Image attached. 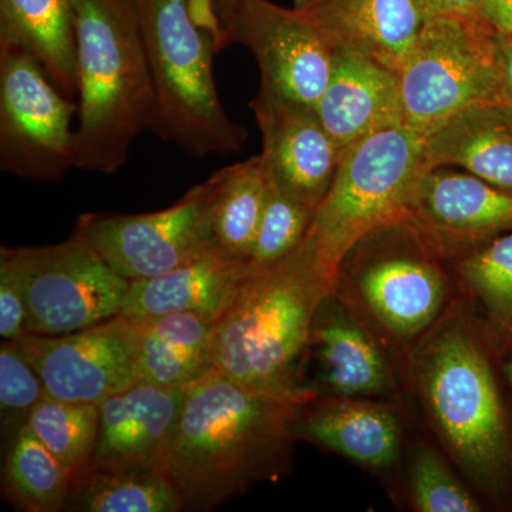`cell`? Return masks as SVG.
I'll return each instance as SVG.
<instances>
[{"label":"cell","mask_w":512,"mask_h":512,"mask_svg":"<svg viewBox=\"0 0 512 512\" xmlns=\"http://www.w3.org/2000/svg\"><path fill=\"white\" fill-rule=\"evenodd\" d=\"M505 343L457 298L400 360L410 416L494 507L512 505V420L497 373Z\"/></svg>","instance_id":"obj_1"},{"label":"cell","mask_w":512,"mask_h":512,"mask_svg":"<svg viewBox=\"0 0 512 512\" xmlns=\"http://www.w3.org/2000/svg\"><path fill=\"white\" fill-rule=\"evenodd\" d=\"M302 400L251 389L215 369L185 387L161 463L184 511L214 510L291 473L292 421Z\"/></svg>","instance_id":"obj_2"},{"label":"cell","mask_w":512,"mask_h":512,"mask_svg":"<svg viewBox=\"0 0 512 512\" xmlns=\"http://www.w3.org/2000/svg\"><path fill=\"white\" fill-rule=\"evenodd\" d=\"M333 278L309 235L278 264L245 272L215 322V370L261 392L313 396L305 384L312 322Z\"/></svg>","instance_id":"obj_3"},{"label":"cell","mask_w":512,"mask_h":512,"mask_svg":"<svg viewBox=\"0 0 512 512\" xmlns=\"http://www.w3.org/2000/svg\"><path fill=\"white\" fill-rule=\"evenodd\" d=\"M76 168L113 174L153 131L157 96L133 0H73Z\"/></svg>","instance_id":"obj_4"},{"label":"cell","mask_w":512,"mask_h":512,"mask_svg":"<svg viewBox=\"0 0 512 512\" xmlns=\"http://www.w3.org/2000/svg\"><path fill=\"white\" fill-rule=\"evenodd\" d=\"M332 292L399 365L458 298L446 261L410 218L360 238L336 266Z\"/></svg>","instance_id":"obj_5"},{"label":"cell","mask_w":512,"mask_h":512,"mask_svg":"<svg viewBox=\"0 0 512 512\" xmlns=\"http://www.w3.org/2000/svg\"><path fill=\"white\" fill-rule=\"evenodd\" d=\"M157 96L153 133L192 158L229 157L247 128L225 110L214 79V33L191 0H133Z\"/></svg>","instance_id":"obj_6"},{"label":"cell","mask_w":512,"mask_h":512,"mask_svg":"<svg viewBox=\"0 0 512 512\" xmlns=\"http://www.w3.org/2000/svg\"><path fill=\"white\" fill-rule=\"evenodd\" d=\"M430 170L424 137L406 124L383 128L345 148L308 234L325 264L335 272L360 238L412 217Z\"/></svg>","instance_id":"obj_7"},{"label":"cell","mask_w":512,"mask_h":512,"mask_svg":"<svg viewBox=\"0 0 512 512\" xmlns=\"http://www.w3.org/2000/svg\"><path fill=\"white\" fill-rule=\"evenodd\" d=\"M497 32L477 16H430L399 73L403 124L426 137L478 104L505 101Z\"/></svg>","instance_id":"obj_8"},{"label":"cell","mask_w":512,"mask_h":512,"mask_svg":"<svg viewBox=\"0 0 512 512\" xmlns=\"http://www.w3.org/2000/svg\"><path fill=\"white\" fill-rule=\"evenodd\" d=\"M0 259L22 286L26 330L35 335H66L114 318L130 286L76 234L42 247H2Z\"/></svg>","instance_id":"obj_9"},{"label":"cell","mask_w":512,"mask_h":512,"mask_svg":"<svg viewBox=\"0 0 512 512\" xmlns=\"http://www.w3.org/2000/svg\"><path fill=\"white\" fill-rule=\"evenodd\" d=\"M79 103L64 96L35 56L0 45V168L55 184L76 168L73 117Z\"/></svg>","instance_id":"obj_10"},{"label":"cell","mask_w":512,"mask_h":512,"mask_svg":"<svg viewBox=\"0 0 512 512\" xmlns=\"http://www.w3.org/2000/svg\"><path fill=\"white\" fill-rule=\"evenodd\" d=\"M217 50L247 47L258 64V93L316 109L332 72L333 49L298 9L271 0H228L215 5Z\"/></svg>","instance_id":"obj_11"},{"label":"cell","mask_w":512,"mask_h":512,"mask_svg":"<svg viewBox=\"0 0 512 512\" xmlns=\"http://www.w3.org/2000/svg\"><path fill=\"white\" fill-rule=\"evenodd\" d=\"M214 174L165 210L146 214L87 212L73 234L83 238L116 274L143 281L191 261L214 247L211 205Z\"/></svg>","instance_id":"obj_12"},{"label":"cell","mask_w":512,"mask_h":512,"mask_svg":"<svg viewBox=\"0 0 512 512\" xmlns=\"http://www.w3.org/2000/svg\"><path fill=\"white\" fill-rule=\"evenodd\" d=\"M10 342L36 370L52 399L100 404L140 382L138 322L120 313L66 335L26 333Z\"/></svg>","instance_id":"obj_13"},{"label":"cell","mask_w":512,"mask_h":512,"mask_svg":"<svg viewBox=\"0 0 512 512\" xmlns=\"http://www.w3.org/2000/svg\"><path fill=\"white\" fill-rule=\"evenodd\" d=\"M305 384L316 396L382 400L406 406L402 370L396 357L333 292L320 302L313 318Z\"/></svg>","instance_id":"obj_14"},{"label":"cell","mask_w":512,"mask_h":512,"mask_svg":"<svg viewBox=\"0 0 512 512\" xmlns=\"http://www.w3.org/2000/svg\"><path fill=\"white\" fill-rule=\"evenodd\" d=\"M409 416L403 404L313 394L296 407L292 430L296 441L393 480L402 470L409 443Z\"/></svg>","instance_id":"obj_15"},{"label":"cell","mask_w":512,"mask_h":512,"mask_svg":"<svg viewBox=\"0 0 512 512\" xmlns=\"http://www.w3.org/2000/svg\"><path fill=\"white\" fill-rule=\"evenodd\" d=\"M262 134V163L269 181L318 211L343 151L313 109L256 93L249 103Z\"/></svg>","instance_id":"obj_16"},{"label":"cell","mask_w":512,"mask_h":512,"mask_svg":"<svg viewBox=\"0 0 512 512\" xmlns=\"http://www.w3.org/2000/svg\"><path fill=\"white\" fill-rule=\"evenodd\" d=\"M410 220L446 261L512 231V191L463 170L431 168Z\"/></svg>","instance_id":"obj_17"},{"label":"cell","mask_w":512,"mask_h":512,"mask_svg":"<svg viewBox=\"0 0 512 512\" xmlns=\"http://www.w3.org/2000/svg\"><path fill=\"white\" fill-rule=\"evenodd\" d=\"M333 49L372 57L399 74L427 15L420 0H292Z\"/></svg>","instance_id":"obj_18"},{"label":"cell","mask_w":512,"mask_h":512,"mask_svg":"<svg viewBox=\"0 0 512 512\" xmlns=\"http://www.w3.org/2000/svg\"><path fill=\"white\" fill-rule=\"evenodd\" d=\"M315 111L343 151L376 131L403 124L399 74L363 53L335 49L328 86Z\"/></svg>","instance_id":"obj_19"},{"label":"cell","mask_w":512,"mask_h":512,"mask_svg":"<svg viewBox=\"0 0 512 512\" xmlns=\"http://www.w3.org/2000/svg\"><path fill=\"white\" fill-rule=\"evenodd\" d=\"M184 389L138 382L107 397L90 466H144L161 470L183 407Z\"/></svg>","instance_id":"obj_20"},{"label":"cell","mask_w":512,"mask_h":512,"mask_svg":"<svg viewBox=\"0 0 512 512\" xmlns=\"http://www.w3.org/2000/svg\"><path fill=\"white\" fill-rule=\"evenodd\" d=\"M245 272V262L212 247L164 274L130 282L120 315L147 319L171 313H201L218 319Z\"/></svg>","instance_id":"obj_21"},{"label":"cell","mask_w":512,"mask_h":512,"mask_svg":"<svg viewBox=\"0 0 512 512\" xmlns=\"http://www.w3.org/2000/svg\"><path fill=\"white\" fill-rule=\"evenodd\" d=\"M430 168L457 167L512 191V107L478 104L444 121L424 137Z\"/></svg>","instance_id":"obj_22"},{"label":"cell","mask_w":512,"mask_h":512,"mask_svg":"<svg viewBox=\"0 0 512 512\" xmlns=\"http://www.w3.org/2000/svg\"><path fill=\"white\" fill-rule=\"evenodd\" d=\"M136 320L141 382L184 389L215 369L217 319L201 313H171Z\"/></svg>","instance_id":"obj_23"},{"label":"cell","mask_w":512,"mask_h":512,"mask_svg":"<svg viewBox=\"0 0 512 512\" xmlns=\"http://www.w3.org/2000/svg\"><path fill=\"white\" fill-rule=\"evenodd\" d=\"M0 45L22 47L64 96H77L73 0H0Z\"/></svg>","instance_id":"obj_24"},{"label":"cell","mask_w":512,"mask_h":512,"mask_svg":"<svg viewBox=\"0 0 512 512\" xmlns=\"http://www.w3.org/2000/svg\"><path fill=\"white\" fill-rule=\"evenodd\" d=\"M66 511H184L177 488L163 471L144 466H89L73 477Z\"/></svg>","instance_id":"obj_25"},{"label":"cell","mask_w":512,"mask_h":512,"mask_svg":"<svg viewBox=\"0 0 512 512\" xmlns=\"http://www.w3.org/2000/svg\"><path fill=\"white\" fill-rule=\"evenodd\" d=\"M214 178L212 244L222 254L247 264L268 190L261 154L215 171Z\"/></svg>","instance_id":"obj_26"},{"label":"cell","mask_w":512,"mask_h":512,"mask_svg":"<svg viewBox=\"0 0 512 512\" xmlns=\"http://www.w3.org/2000/svg\"><path fill=\"white\" fill-rule=\"evenodd\" d=\"M457 296L512 342V231L446 259Z\"/></svg>","instance_id":"obj_27"},{"label":"cell","mask_w":512,"mask_h":512,"mask_svg":"<svg viewBox=\"0 0 512 512\" xmlns=\"http://www.w3.org/2000/svg\"><path fill=\"white\" fill-rule=\"evenodd\" d=\"M3 453L2 490L9 504L26 512L66 510L73 474L37 439L29 424Z\"/></svg>","instance_id":"obj_28"},{"label":"cell","mask_w":512,"mask_h":512,"mask_svg":"<svg viewBox=\"0 0 512 512\" xmlns=\"http://www.w3.org/2000/svg\"><path fill=\"white\" fill-rule=\"evenodd\" d=\"M403 495L414 512H480L484 503L453 464L427 437H409L403 466Z\"/></svg>","instance_id":"obj_29"},{"label":"cell","mask_w":512,"mask_h":512,"mask_svg":"<svg viewBox=\"0 0 512 512\" xmlns=\"http://www.w3.org/2000/svg\"><path fill=\"white\" fill-rule=\"evenodd\" d=\"M29 427L74 477L92 464L99 440L100 406L45 397L33 410Z\"/></svg>","instance_id":"obj_30"},{"label":"cell","mask_w":512,"mask_h":512,"mask_svg":"<svg viewBox=\"0 0 512 512\" xmlns=\"http://www.w3.org/2000/svg\"><path fill=\"white\" fill-rule=\"evenodd\" d=\"M268 180V177H266ZM316 212L268 180V190L247 272H258L291 255L311 231Z\"/></svg>","instance_id":"obj_31"},{"label":"cell","mask_w":512,"mask_h":512,"mask_svg":"<svg viewBox=\"0 0 512 512\" xmlns=\"http://www.w3.org/2000/svg\"><path fill=\"white\" fill-rule=\"evenodd\" d=\"M47 397L45 384L15 342L0 349V433L3 451L28 426L37 404Z\"/></svg>","instance_id":"obj_32"},{"label":"cell","mask_w":512,"mask_h":512,"mask_svg":"<svg viewBox=\"0 0 512 512\" xmlns=\"http://www.w3.org/2000/svg\"><path fill=\"white\" fill-rule=\"evenodd\" d=\"M26 333V306L22 286L8 262L0 259V336L6 340H16Z\"/></svg>","instance_id":"obj_33"},{"label":"cell","mask_w":512,"mask_h":512,"mask_svg":"<svg viewBox=\"0 0 512 512\" xmlns=\"http://www.w3.org/2000/svg\"><path fill=\"white\" fill-rule=\"evenodd\" d=\"M480 16L495 32L512 36V0H480Z\"/></svg>","instance_id":"obj_34"},{"label":"cell","mask_w":512,"mask_h":512,"mask_svg":"<svg viewBox=\"0 0 512 512\" xmlns=\"http://www.w3.org/2000/svg\"><path fill=\"white\" fill-rule=\"evenodd\" d=\"M427 18L430 16H480V0H420Z\"/></svg>","instance_id":"obj_35"},{"label":"cell","mask_w":512,"mask_h":512,"mask_svg":"<svg viewBox=\"0 0 512 512\" xmlns=\"http://www.w3.org/2000/svg\"><path fill=\"white\" fill-rule=\"evenodd\" d=\"M497 42L498 64H500L501 79H503L505 101L512 107V36L498 33Z\"/></svg>","instance_id":"obj_36"},{"label":"cell","mask_w":512,"mask_h":512,"mask_svg":"<svg viewBox=\"0 0 512 512\" xmlns=\"http://www.w3.org/2000/svg\"><path fill=\"white\" fill-rule=\"evenodd\" d=\"M504 375L507 377L508 383L512 387V345H511V355L508 357L507 362H504Z\"/></svg>","instance_id":"obj_37"},{"label":"cell","mask_w":512,"mask_h":512,"mask_svg":"<svg viewBox=\"0 0 512 512\" xmlns=\"http://www.w3.org/2000/svg\"><path fill=\"white\" fill-rule=\"evenodd\" d=\"M228 2V0H215V5H220V3Z\"/></svg>","instance_id":"obj_38"}]
</instances>
